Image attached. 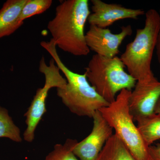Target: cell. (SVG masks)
Returning <instances> with one entry per match:
<instances>
[{
	"label": "cell",
	"mask_w": 160,
	"mask_h": 160,
	"mask_svg": "<svg viewBox=\"0 0 160 160\" xmlns=\"http://www.w3.org/2000/svg\"><path fill=\"white\" fill-rule=\"evenodd\" d=\"M27 0H8L0 10V39L9 36L22 26L21 12Z\"/></svg>",
	"instance_id": "8fae6325"
},
{
	"label": "cell",
	"mask_w": 160,
	"mask_h": 160,
	"mask_svg": "<svg viewBox=\"0 0 160 160\" xmlns=\"http://www.w3.org/2000/svg\"><path fill=\"white\" fill-rule=\"evenodd\" d=\"M125 66L118 56L108 58L96 54L89 60L84 73L98 93L110 104L118 92L126 89L132 91L135 79L125 71Z\"/></svg>",
	"instance_id": "5b68a950"
},
{
	"label": "cell",
	"mask_w": 160,
	"mask_h": 160,
	"mask_svg": "<svg viewBox=\"0 0 160 160\" xmlns=\"http://www.w3.org/2000/svg\"><path fill=\"white\" fill-rule=\"evenodd\" d=\"M39 70L45 76V84L38 88L27 111L24 114L27 127L23 133L26 142H32L35 138V132L42 118L47 110L46 101L48 92L52 88L63 89L67 84L66 78L60 73V70L52 58L48 65L42 57L40 61Z\"/></svg>",
	"instance_id": "8992f818"
},
{
	"label": "cell",
	"mask_w": 160,
	"mask_h": 160,
	"mask_svg": "<svg viewBox=\"0 0 160 160\" xmlns=\"http://www.w3.org/2000/svg\"><path fill=\"white\" fill-rule=\"evenodd\" d=\"M78 142L76 140L67 139L65 144H56L45 160H80L73 152V147Z\"/></svg>",
	"instance_id": "9a60e30c"
},
{
	"label": "cell",
	"mask_w": 160,
	"mask_h": 160,
	"mask_svg": "<svg viewBox=\"0 0 160 160\" xmlns=\"http://www.w3.org/2000/svg\"><path fill=\"white\" fill-rule=\"evenodd\" d=\"M132 33L130 25L122 26L121 31L113 33L108 28L90 26L86 33L87 46L96 54L108 58L117 56L119 52V47L126 37Z\"/></svg>",
	"instance_id": "52a82bcc"
},
{
	"label": "cell",
	"mask_w": 160,
	"mask_h": 160,
	"mask_svg": "<svg viewBox=\"0 0 160 160\" xmlns=\"http://www.w3.org/2000/svg\"><path fill=\"white\" fill-rule=\"evenodd\" d=\"M153 160V159H152V158H150V160Z\"/></svg>",
	"instance_id": "ffe728a7"
},
{
	"label": "cell",
	"mask_w": 160,
	"mask_h": 160,
	"mask_svg": "<svg viewBox=\"0 0 160 160\" xmlns=\"http://www.w3.org/2000/svg\"><path fill=\"white\" fill-rule=\"evenodd\" d=\"M95 160H135L121 140L113 134Z\"/></svg>",
	"instance_id": "7c38bea8"
},
{
	"label": "cell",
	"mask_w": 160,
	"mask_h": 160,
	"mask_svg": "<svg viewBox=\"0 0 160 160\" xmlns=\"http://www.w3.org/2000/svg\"><path fill=\"white\" fill-rule=\"evenodd\" d=\"M3 138L16 142L22 141L20 129L9 116L8 110L0 106V138Z\"/></svg>",
	"instance_id": "5bb4252c"
},
{
	"label": "cell",
	"mask_w": 160,
	"mask_h": 160,
	"mask_svg": "<svg viewBox=\"0 0 160 160\" xmlns=\"http://www.w3.org/2000/svg\"><path fill=\"white\" fill-rule=\"evenodd\" d=\"M131 92L123 89L113 102L99 111L135 160H149V147L143 140L129 110Z\"/></svg>",
	"instance_id": "277c9868"
},
{
	"label": "cell",
	"mask_w": 160,
	"mask_h": 160,
	"mask_svg": "<svg viewBox=\"0 0 160 160\" xmlns=\"http://www.w3.org/2000/svg\"><path fill=\"white\" fill-rule=\"evenodd\" d=\"M145 15V26L137 29L134 39L127 44L120 58L129 74L138 82L155 77L151 62L159 30L160 14L155 9H150Z\"/></svg>",
	"instance_id": "3957f363"
},
{
	"label": "cell",
	"mask_w": 160,
	"mask_h": 160,
	"mask_svg": "<svg viewBox=\"0 0 160 160\" xmlns=\"http://www.w3.org/2000/svg\"><path fill=\"white\" fill-rule=\"evenodd\" d=\"M150 157L153 160H160V143L149 148Z\"/></svg>",
	"instance_id": "e0dca14e"
},
{
	"label": "cell",
	"mask_w": 160,
	"mask_h": 160,
	"mask_svg": "<svg viewBox=\"0 0 160 160\" xmlns=\"http://www.w3.org/2000/svg\"><path fill=\"white\" fill-rule=\"evenodd\" d=\"M143 140L147 146L160 139V115L154 114L135 121Z\"/></svg>",
	"instance_id": "4fadbf2b"
},
{
	"label": "cell",
	"mask_w": 160,
	"mask_h": 160,
	"mask_svg": "<svg viewBox=\"0 0 160 160\" xmlns=\"http://www.w3.org/2000/svg\"><path fill=\"white\" fill-rule=\"evenodd\" d=\"M90 13L88 0L61 2L47 26L51 39L60 49L72 55H88L90 50L86 44L84 29Z\"/></svg>",
	"instance_id": "6da1fadb"
},
{
	"label": "cell",
	"mask_w": 160,
	"mask_h": 160,
	"mask_svg": "<svg viewBox=\"0 0 160 160\" xmlns=\"http://www.w3.org/2000/svg\"><path fill=\"white\" fill-rule=\"evenodd\" d=\"M155 113L160 115V99L159 100L155 109Z\"/></svg>",
	"instance_id": "d6986e66"
},
{
	"label": "cell",
	"mask_w": 160,
	"mask_h": 160,
	"mask_svg": "<svg viewBox=\"0 0 160 160\" xmlns=\"http://www.w3.org/2000/svg\"><path fill=\"white\" fill-rule=\"evenodd\" d=\"M93 125L90 134L73 148V152L80 160H95L106 142L113 134V129L103 117L99 111L92 117Z\"/></svg>",
	"instance_id": "ba28073f"
},
{
	"label": "cell",
	"mask_w": 160,
	"mask_h": 160,
	"mask_svg": "<svg viewBox=\"0 0 160 160\" xmlns=\"http://www.w3.org/2000/svg\"><path fill=\"white\" fill-rule=\"evenodd\" d=\"M41 46L49 52L66 78V86L57 89V94L70 112L78 116L92 118L96 112L109 105L91 86L85 73L75 72L63 63L52 40L42 41Z\"/></svg>",
	"instance_id": "7a4b0ae2"
},
{
	"label": "cell",
	"mask_w": 160,
	"mask_h": 160,
	"mask_svg": "<svg viewBox=\"0 0 160 160\" xmlns=\"http://www.w3.org/2000/svg\"><path fill=\"white\" fill-rule=\"evenodd\" d=\"M52 3V0H27L20 14V22H24L28 18L43 13L50 8Z\"/></svg>",
	"instance_id": "2e32d148"
},
{
	"label": "cell",
	"mask_w": 160,
	"mask_h": 160,
	"mask_svg": "<svg viewBox=\"0 0 160 160\" xmlns=\"http://www.w3.org/2000/svg\"><path fill=\"white\" fill-rule=\"evenodd\" d=\"M92 12L88 22L90 26L107 28L117 21L130 19L137 20L146 12L142 9H133L116 4H108L101 0H91Z\"/></svg>",
	"instance_id": "30bf717a"
},
{
	"label": "cell",
	"mask_w": 160,
	"mask_h": 160,
	"mask_svg": "<svg viewBox=\"0 0 160 160\" xmlns=\"http://www.w3.org/2000/svg\"><path fill=\"white\" fill-rule=\"evenodd\" d=\"M129 98L130 113L134 122L154 114L160 99V82L155 77L144 82H137Z\"/></svg>",
	"instance_id": "9c48e42d"
},
{
	"label": "cell",
	"mask_w": 160,
	"mask_h": 160,
	"mask_svg": "<svg viewBox=\"0 0 160 160\" xmlns=\"http://www.w3.org/2000/svg\"><path fill=\"white\" fill-rule=\"evenodd\" d=\"M160 28L159 30L158 34L157 42L156 47V54L157 56L158 62L160 66Z\"/></svg>",
	"instance_id": "ac0fdd59"
}]
</instances>
